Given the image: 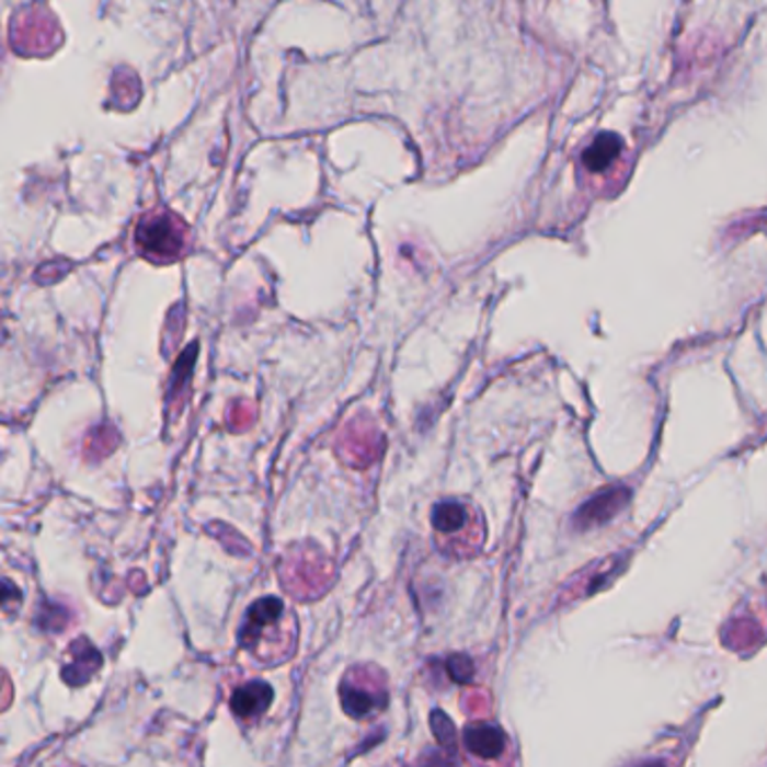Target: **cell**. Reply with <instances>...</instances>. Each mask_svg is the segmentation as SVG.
<instances>
[{
    "label": "cell",
    "instance_id": "obj_4",
    "mask_svg": "<svg viewBox=\"0 0 767 767\" xmlns=\"http://www.w3.org/2000/svg\"><path fill=\"white\" fill-rule=\"evenodd\" d=\"M340 705L354 720H369L390 702L388 675L376 664H354L340 679Z\"/></svg>",
    "mask_w": 767,
    "mask_h": 767
},
{
    "label": "cell",
    "instance_id": "obj_9",
    "mask_svg": "<svg viewBox=\"0 0 767 767\" xmlns=\"http://www.w3.org/2000/svg\"><path fill=\"white\" fill-rule=\"evenodd\" d=\"M621 559H606L594 565H587L581 574H576L570 583H565L561 602H574L579 596H587L592 592H596L599 587H604L619 570H621Z\"/></svg>",
    "mask_w": 767,
    "mask_h": 767
},
{
    "label": "cell",
    "instance_id": "obj_11",
    "mask_svg": "<svg viewBox=\"0 0 767 767\" xmlns=\"http://www.w3.org/2000/svg\"><path fill=\"white\" fill-rule=\"evenodd\" d=\"M414 767H459V763L450 747H428L419 756Z\"/></svg>",
    "mask_w": 767,
    "mask_h": 767
},
{
    "label": "cell",
    "instance_id": "obj_3",
    "mask_svg": "<svg viewBox=\"0 0 767 767\" xmlns=\"http://www.w3.org/2000/svg\"><path fill=\"white\" fill-rule=\"evenodd\" d=\"M190 243L187 224L169 209H151L138 221L136 245L142 257L153 264H172L181 260Z\"/></svg>",
    "mask_w": 767,
    "mask_h": 767
},
{
    "label": "cell",
    "instance_id": "obj_1",
    "mask_svg": "<svg viewBox=\"0 0 767 767\" xmlns=\"http://www.w3.org/2000/svg\"><path fill=\"white\" fill-rule=\"evenodd\" d=\"M297 617L277 596H262L254 602L239 628L241 649L260 666H279L297 651Z\"/></svg>",
    "mask_w": 767,
    "mask_h": 767
},
{
    "label": "cell",
    "instance_id": "obj_7",
    "mask_svg": "<svg viewBox=\"0 0 767 767\" xmlns=\"http://www.w3.org/2000/svg\"><path fill=\"white\" fill-rule=\"evenodd\" d=\"M273 705V689L262 679H252L234 689L230 698V709L234 718L243 724H257Z\"/></svg>",
    "mask_w": 767,
    "mask_h": 767
},
{
    "label": "cell",
    "instance_id": "obj_12",
    "mask_svg": "<svg viewBox=\"0 0 767 767\" xmlns=\"http://www.w3.org/2000/svg\"><path fill=\"white\" fill-rule=\"evenodd\" d=\"M448 666H450L455 679H459V682H468L473 677V664L468 662L466 657H453Z\"/></svg>",
    "mask_w": 767,
    "mask_h": 767
},
{
    "label": "cell",
    "instance_id": "obj_2",
    "mask_svg": "<svg viewBox=\"0 0 767 767\" xmlns=\"http://www.w3.org/2000/svg\"><path fill=\"white\" fill-rule=\"evenodd\" d=\"M435 547L448 559H473L480 553L486 527L480 508L468 500L446 497L433 506L431 514Z\"/></svg>",
    "mask_w": 767,
    "mask_h": 767
},
{
    "label": "cell",
    "instance_id": "obj_10",
    "mask_svg": "<svg viewBox=\"0 0 767 767\" xmlns=\"http://www.w3.org/2000/svg\"><path fill=\"white\" fill-rule=\"evenodd\" d=\"M623 149V140L617 134H599L581 156V164L589 174H604L617 162L619 153Z\"/></svg>",
    "mask_w": 767,
    "mask_h": 767
},
{
    "label": "cell",
    "instance_id": "obj_6",
    "mask_svg": "<svg viewBox=\"0 0 767 767\" xmlns=\"http://www.w3.org/2000/svg\"><path fill=\"white\" fill-rule=\"evenodd\" d=\"M628 502H630V491L626 486L604 489L579 506V511L572 518V527L576 531H589L594 527H602L610 523L615 516H619Z\"/></svg>",
    "mask_w": 767,
    "mask_h": 767
},
{
    "label": "cell",
    "instance_id": "obj_8",
    "mask_svg": "<svg viewBox=\"0 0 767 767\" xmlns=\"http://www.w3.org/2000/svg\"><path fill=\"white\" fill-rule=\"evenodd\" d=\"M102 666L100 651L89 642L87 637H79L68 649V664L64 666V679L72 687H81L98 673Z\"/></svg>",
    "mask_w": 767,
    "mask_h": 767
},
{
    "label": "cell",
    "instance_id": "obj_13",
    "mask_svg": "<svg viewBox=\"0 0 767 767\" xmlns=\"http://www.w3.org/2000/svg\"><path fill=\"white\" fill-rule=\"evenodd\" d=\"M632 767H671V765H668V760H664V758H651V760L634 763Z\"/></svg>",
    "mask_w": 767,
    "mask_h": 767
},
{
    "label": "cell",
    "instance_id": "obj_5",
    "mask_svg": "<svg viewBox=\"0 0 767 767\" xmlns=\"http://www.w3.org/2000/svg\"><path fill=\"white\" fill-rule=\"evenodd\" d=\"M461 745L473 767H508L514 763V745L495 722H468L461 732Z\"/></svg>",
    "mask_w": 767,
    "mask_h": 767
}]
</instances>
